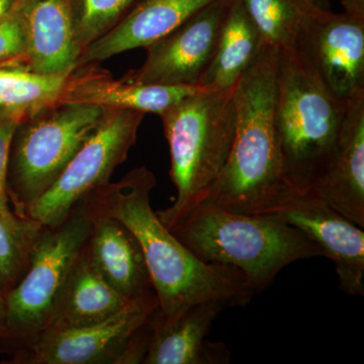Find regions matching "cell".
<instances>
[{"label":"cell","mask_w":364,"mask_h":364,"mask_svg":"<svg viewBox=\"0 0 364 364\" xmlns=\"http://www.w3.org/2000/svg\"><path fill=\"white\" fill-rule=\"evenodd\" d=\"M234 90L200 88L160 116L177 195L156 213L169 230L195 207L229 159L237 124Z\"/></svg>","instance_id":"4"},{"label":"cell","mask_w":364,"mask_h":364,"mask_svg":"<svg viewBox=\"0 0 364 364\" xmlns=\"http://www.w3.org/2000/svg\"><path fill=\"white\" fill-rule=\"evenodd\" d=\"M279 50L263 46L235 87L237 124L231 154L195 207L262 214L287 183L274 127Z\"/></svg>","instance_id":"2"},{"label":"cell","mask_w":364,"mask_h":364,"mask_svg":"<svg viewBox=\"0 0 364 364\" xmlns=\"http://www.w3.org/2000/svg\"><path fill=\"white\" fill-rule=\"evenodd\" d=\"M6 308L4 304L0 301V346L4 348L7 338Z\"/></svg>","instance_id":"28"},{"label":"cell","mask_w":364,"mask_h":364,"mask_svg":"<svg viewBox=\"0 0 364 364\" xmlns=\"http://www.w3.org/2000/svg\"><path fill=\"white\" fill-rule=\"evenodd\" d=\"M265 44L294 48L306 14L315 0H241Z\"/></svg>","instance_id":"22"},{"label":"cell","mask_w":364,"mask_h":364,"mask_svg":"<svg viewBox=\"0 0 364 364\" xmlns=\"http://www.w3.org/2000/svg\"><path fill=\"white\" fill-rule=\"evenodd\" d=\"M0 301L4 304V293H2L1 286H0Z\"/></svg>","instance_id":"30"},{"label":"cell","mask_w":364,"mask_h":364,"mask_svg":"<svg viewBox=\"0 0 364 364\" xmlns=\"http://www.w3.org/2000/svg\"><path fill=\"white\" fill-rule=\"evenodd\" d=\"M18 124L20 122L16 119L0 121V217L11 224H16L21 220V218H18L9 208L11 203L7 195L9 150L14 132Z\"/></svg>","instance_id":"26"},{"label":"cell","mask_w":364,"mask_h":364,"mask_svg":"<svg viewBox=\"0 0 364 364\" xmlns=\"http://www.w3.org/2000/svg\"><path fill=\"white\" fill-rule=\"evenodd\" d=\"M26 54V33L20 0H16L0 21V64L23 60Z\"/></svg>","instance_id":"25"},{"label":"cell","mask_w":364,"mask_h":364,"mask_svg":"<svg viewBox=\"0 0 364 364\" xmlns=\"http://www.w3.org/2000/svg\"><path fill=\"white\" fill-rule=\"evenodd\" d=\"M226 305L223 299L202 301L169 323L161 322L154 316L152 335L143 363H229L227 347L207 339L213 323Z\"/></svg>","instance_id":"16"},{"label":"cell","mask_w":364,"mask_h":364,"mask_svg":"<svg viewBox=\"0 0 364 364\" xmlns=\"http://www.w3.org/2000/svg\"><path fill=\"white\" fill-rule=\"evenodd\" d=\"M145 114L105 109L95 131L81 146L56 182L26 210L23 219L42 227L58 226L88 193L109 182L127 159Z\"/></svg>","instance_id":"8"},{"label":"cell","mask_w":364,"mask_h":364,"mask_svg":"<svg viewBox=\"0 0 364 364\" xmlns=\"http://www.w3.org/2000/svg\"><path fill=\"white\" fill-rule=\"evenodd\" d=\"M131 301L105 282L91 262L85 246L67 277L46 330L95 324L123 310Z\"/></svg>","instance_id":"19"},{"label":"cell","mask_w":364,"mask_h":364,"mask_svg":"<svg viewBox=\"0 0 364 364\" xmlns=\"http://www.w3.org/2000/svg\"><path fill=\"white\" fill-rule=\"evenodd\" d=\"M81 52L117 26L140 0H68Z\"/></svg>","instance_id":"24"},{"label":"cell","mask_w":364,"mask_h":364,"mask_svg":"<svg viewBox=\"0 0 364 364\" xmlns=\"http://www.w3.org/2000/svg\"><path fill=\"white\" fill-rule=\"evenodd\" d=\"M16 0H0V21L9 13Z\"/></svg>","instance_id":"29"},{"label":"cell","mask_w":364,"mask_h":364,"mask_svg":"<svg viewBox=\"0 0 364 364\" xmlns=\"http://www.w3.org/2000/svg\"><path fill=\"white\" fill-rule=\"evenodd\" d=\"M235 0H215L145 48L142 65L124 80L139 85L195 86L214 58L222 28Z\"/></svg>","instance_id":"12"},{"label":"cell","mask_w":364,"mask_h":364,"mask_svg":"<svg viewBox=\"0 0 364 364\" xmlns=\"http://www.w3.org/2000/svg\"><path fill=\"white\" fill-rule=\"evenodd\" d=\"M26 33L23 63L46 75L67 73L77 63L76 43L68 0H20Z\"/></svg>","instance_id":"17"},{"label":"cell","mask_w":364,"mask_h":364,"mask_svg":"<svg viewBox=\"0 0 364 364\" xmlns=\"http://www.w3.org/2000/svg\"><path fill=\"white\" fill-rule=\"evenodd\" d=\"M309 188L363 229L364 93L347 100L334 153Z\"/></svg>","instance_id":"13"},{"label":"cell","mask_w":364,"mask_h":364,"mask_svg":"<svg viewBox=\"0 0 364 364\" xmlns=\"http://www.w3.org/2000/svg\"><path fill=\"white\" fill-rule=\"evenodd\" d=\"M92 221L78 203L58 226L43 227L33 242L25 274L4 296L7 338L14 355L47 329L74 263L90 240Z\"/></svg>","instance_id":"7"},{"label":"cell","mask_w":364,"mask_h":364,"mask_svg":"<svg viewBox=\"0 0 364 364\" xmlns=\"http://www.w3.org/2000/svg\"><path fill=\"white\" fill-rule=\"evenodd\" d=\"M70 72L37 73L23 60L0 64V121L16 119L21 123L56 105Z\"/></svg>","instance_id":"21"},{"label":"cell","mask_w":364,"mask_h":364,"mask_svg":"<svg viewBox=\"0 0 364 364\" xmlns=\"http://www.w3.org/2000/svg\"><path fill=\"white\" fill-rule=\"evenodd\" d=\"M158 310L156 294L132 301L123 310L102 322L46 330L14 363L26 364L123 363L132 339L149 323Z\"/></svg>","instance_id":"10"},{"label":"cell","mask_w":364,"mask_h":364,"mask_svg":"<svg viewBox=\"0 0 364 364\" xmlns=\"http://www.w3.org/2000/svg\"><path fill=\"white\" fill-rule=\"evenodd\" d=\"M294 48L330 93L347 102L364 93V16L333 13L314 4Z\"/></svg>","instance_id":"11"},{"label":"cell","mask_w":364,"mask_h":364,"mask_svg":"<svg viewBox=\"0 0 364 364\" xmlns=\"http://www.w3.org/2000/svg\"><path fill=\"white\" fill-rule=\"evenodd\" d=\"M202 87L139 85L112 78L107 71L87 65L74 68L57 104H83L102 109H132L161 116L167 109Z\"/></svg>","instance_id":"14"},{"label":"cell","mask_w":364,"mask_h":364,"mask_svg":"<svg viewBox=\"0 0 364 364\" xmlns=\"http://www.w3.org/2000/svg\"><path fill=\"white\" fill-rule=\"evenodd\" d=\"M215 0H140L111 31L81 52L76 68L97 65L164 37Z\"/></svg>","instance_id":"15"},{"label":"cell","mask_w":364,"mask_h":364,"mask_svg":"<svg viewBox=\"0 0 364 364\" xmlns=\"http://www.w3.org/2000/svg\"><path fill=\"white\" fill-rule=\"evenodd\" d=\"M85 213L92 221L86 247L91 262L105 282L130 301L154 293L142 251L133 234L114 218Z\"/></svg>","instance_id":"18"},{"label":"cell","mask_w":364,"mask_h":364,"mask_svg":"<svg viewBox=\"0 0 364 364\" xmlns=\"http://www.w3.org/2000/svg\"><path fill=\"white\" fill-rule=\"evenodd\" d=\"M105 112L95 105L56 104L18 124L7 170V195L14 214L23 219L26 210L51 188Z\"/></svg>","instance_id":"6"},{"label":"cell","mask_w":364,"mask_h":364,"mask_svg":"<svg viewBox=\"0 0 364 364\" xmlns=\"http://www.w3.org/2000/svg\"><path fill=\"white\" fill-rule=\"evenodd\" d=\"M345 107L296 48L279 50L274 127L287 183L309 188L321 176L336 148Z\"/></svg>","instance_id":"5"},{"label":"cell","mask_w":364,"mask_h":364,"mask_svg":"<svg viewBox=\"0 0 364 364\" xmlns=\"http://www.w3.org/2000/svg\"><path fill=\"white\" fill-rule=\"evenodd\" d=\"M156 183L151 170L136 167L79 203L87 212L114 218L135 237L156 294L157 320L172 322L191 306L210 299L247 305L256 293L240 270L200 260L163 224L151 205Z\"/></svg>","instance_id":"1"},{"label":"cell","mask_w":364,"mask_h":364,"mask_svg":"<svg viewBox=\"0 0 364 364\" xmlns=\"http://www.w3.org/2000/svg\"><path fill=\"white\" fill-rule=\"evenodd\" d=\"M262 214H272L305 234L334 263L340 289L364 294L363 229L339 214L312 188L287 183Z\"/></svg>","instance_id":"9"},{"label":"cell","mask_w":364,"mask_h":364,"mask_svg":"<svg viewBox=\"0 0 364 364\" xmlns=\"http://www.w3.org/2000/svg\"><path fill=\"white\" fill-rule=\"evenodd\" d=\"M264 45L259 30L241 0H235L223 26L214 58L200 81V87L233 90Z\"/></svg>","instance_id":"20"},{"label":"cell","mask_w":364,"mask_h":364,"mask_svg":"<svg viewBox=\"0 0 364 364\" xmlns=\"http://www.w3.org/2000/svg\"><path fill=\"white\" fill-rule=\"evenodd\" d=\"M170 231L200 260L240 270L255 293L287 265L323 256L305 234L272 214L196 205Z\"/></svg>","instance_id":"3"},{"label":"cell","mask_w":364,"mask_h":364,"mask_svg":"<svg viewBox=\"0 0 364 364\" xmlns=\"http://www.w3.org/2000/svg\"><path fill=\"white\" fill-rule=\"evenodd\" d=\"M42 228L31 220L11 224L0 217V286L4 296L25 274L33 242Z\"/></svg>","instance_id":"23"},{"label":"cell","mask_w":364,"mask_h":364,"mask_svg":"<svg viewBox=\"0 0 364 364\" xmlns=\"http://www.w3.org/2000/svg\"><path fill=\"white\" fill-rule=\"evenodd\" d=\"M344 11L364 16V0H340Z\"/></svg>","instance_id":"27"}]
</instances>
